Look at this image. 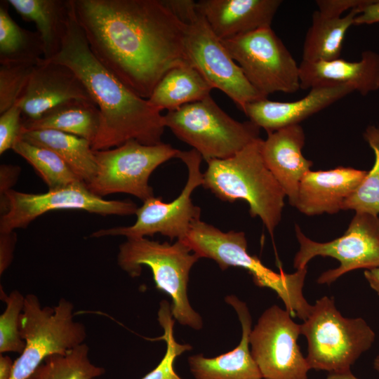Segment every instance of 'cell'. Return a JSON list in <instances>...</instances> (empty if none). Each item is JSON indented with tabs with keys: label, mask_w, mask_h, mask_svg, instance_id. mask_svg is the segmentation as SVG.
<instances>
[{
	"label": "cell",
	"mask_w": 379,
	"mask_h": 379,
	"mask_svg": "<svg viewBox=\"0 0 379 379\" xmlns=\"http://www.w3.org/2000/svg\"><path fill=\"white\" fill-rule=\"evenodd\" d=\"M74 16L96 58L148 99L171 69L189 63L185 24L163 0H72Z\"/></svg>",
	"instance_id": "cell-1"
},
{
	"label": "cell",
	"mask_w": 379,
	"mask_h": 379,
	"mask_svg": "<svg viewBox=\"0 0 379 379\" xmlns=\"http://www.w3.org/2000/svg\"><path fill=\"white\" fill-rule=\"evenodd\" d=\"M47 61L70 68L98 106L100 124L91 145L94 151L119 147L130 140L147 145L162 142L165 126L161 112L133 92L96 58L74 11L60 51Z\"/></svg>",
	"instance_id": "cell-2"
},
{
	"label": "cell",
	"mask_w": 379,
	"mask_h": 379,
	"mask_svg": "<svg viewBox=\"0 0 379 379\" xmlns=\"http://www.w3.org/2000/svg\"><path fill=\"white\" fill-rule=\"evenodd\" d=\"M262 141L259 138L230 157L208 161L202 186L221 201H246L251 217H259L272 235L286 194L265 164Z\"/></svg>",
	"instance_id": "cell-3"
},
{
	"label": "cell",
	"mask_w": 379,
	"mask_h": 379,
	"mask_svg": "<svg viewBox=\"0 0 379 379\" xmlns=\"http://www.w3.org/2000/svg\"><path fill=\"white\" fill-rule=\"evenodd\" d=\"M183 241L200 258L213 260L222 270L230 267L247 270L257 286L277 294L291 316L303 321L310 316L313 305L303 295L307 267L292 274L276 272L248 253L243 232H225L200 219L193 222Z\"/></svg>",
	"instance_id": "cell-4"
},
{
	"label": "cell",
	"mask_w": 379,
	"mask_h": 379,
	"mask_svg": "<svg viewBox=\"0 0 379 379\" xmlns=\"http://www.w3.org/2000/svg\"><path fill=\"white\" fill-rule=\"evenodd\" d=\"M200 257L183 240L160 243L145 237L127 239L119 246L118 265L131 277L140 275L142 266H148L156 288L171 298V314L182 326L199 331L201 315L191 306L187 296L190 272Z\"/></svg>",
	"instance_id": "cell-5"
},
{
	"label": "cell",
	"mask_w": 379,
	"mask_h": 379,
	"mask_svg": "<svg viewBox=\"0 0 379 379\" xmlns=\"http://www.w3.org/2000/svg\"><path fill=\"white\" fill-rule=\"evenodd\" d=\"M166 5L185 24L184 47L187 60L211 86L226 94L244 111L254 101L267 98L248 81L213 32L192 0H164Z\"/></svg>",
	"instance_id": "cell-6"
},
{
	"label": "cell",
	"mask_w": 379,
	"mask_h": 379,
	"mask_svg": "<svg viewBox=\"0 0 379 379\" xmlns=\"http://www.w3.org/2000/svg\"><path fill=\"white\" fill-rule=\"evenodd\" d=\"M307 343L306 359L310 369L344 373L373 344L375 334L361 317H344L332 297L323 296L300 324Z\"/></svg>",
	"instance_id": "cell-7"
},
{
	"label": "cell",
	"mask_w": 379,
	"mask_h": 379,
	"mask_svg": "<svg viewBox=\"0 0 379 379\" xmlns=\"http://www.w3.org/2000/svg\"><path fill=\"white\" fill-rule=\"evenodd\" d=\"M163 123L206 162L230 157L260 138L258 126L232 119L211 95L168 111Z\"/></svg>",
	"instance_id": "cell-8"
},
{
	"label": "cell",
	"mask_w": 379,
	"mask_h": 379,
	"mask_svg": "<svg viewBox=\"0 0 379 379\" xmlns=\"http://www.w3.org/2000/svg\"><path fill=\"white\" fill-rule=\"evenodd\" d=\"M73 309L65 298L54 307H42L36 295L25 296L20 334L25 346L13 363L11 379H27L48 356L65 354L84 343L86 328L74 321Z\"/></svg>",
	"instance_id": "cell-9"
},
{
	"label": "cell",
	"mask_w": 379,
	"mask_h": 379,
	"mask_svg": "<svg viewBox=\"0 0 379 379\" xmlns=\"http://www.w3.org/2000/svg\"><path fill=\"white\" fill-rule=\"evenodd\" d=\"M180 151L169 144L147 145L135 140L114 149L94 151L97 171L87 187L102 198L126 193L144 201L154 197L149 184L151 174L161 164L178 158Z\"/></svg>",
	"instance_id": "cell-10"
},
{
	"label": "cell",
	"mask_w": 379,
	"mask_h": 379,
	"mask_svg": "<svg viewBox=\"0 0 379 379\" xmlns=\"http://www.w3.org/2000/svg\"><path fill=\"white\" fill-rule=\"evenodd\" d=\"M222 43L248 81L265 97L276 92L293 93L300 88L299 65L271 26Z\"/></svg>",
	"instance_id": "cell-11"
},
{
	"label": "cell",
	"mask_w": 379,
	"mask_h": 379,
	"mask_svg": "<svg viewBox=\"0 0 379 379\" xmlns=\"http://www.w3.org/2000/svg\"><path fill=\"white\" fill-rule=\"evenodd\" d=\"M178 158L186 165L188 176L184 188L175 199L165 203L161 197H151L137 209V219L133 225L101 229L92 233L91 237L124 236L127 239H138L159 233L171 240L185 239L193 222L200 219L201 208L192 203L191 195L203 184L204 173L201 171L203 158L194 149L180 151Z\"/></svg>",
	"instance_id": "cell-12"
},
{
	"label": "cell",
	"mask_w": 379,
	"mask_h": 379,
	"mask_svg": "<svg viewBox=\"0 0 379 379\" xmlns=\"http://www.w3.org/2000/svg\"><path fill=\"white\" fill-rule=\"evenodd\" d=\"M129 200H105L92 193L84 182L49 189L40 194L8 190L1 197L0 233L25 228L39 215L55 210L79 209L102 215L135 214Z\"/></svg>",
	"instance_id": "cell-13"
},
{
	"label": "cell",
	"mask_w": 379,
	"mask_h": 379,
	"mask_svg": "<svg viewBox=\"0 0 379 379\" xmlns=\"http://www.w3.org/2000/svg\"><path fill=\"white\" fill-rule=\"evenodd\" d=\"M301 334L287 310L266 309L249 335L251 354L262 379H307L310 368L298 344Z\"/></svg>",
	"instance_id": "cell-14"
},
{
	"label": "cell",
	"mask_w": 379,
	"mask_h": 379,
	"mask_svg": "<svg viewBox=\"0 0 379 379\" xmlns=\"http://www.w3.org/2000/svg\"><path fill=\"white\" fill-rule=\"evenodd\" d=\"M300 249L295 254L293 267L298 270L307 267L316 256L331 257L340 266L322 273L318 284H330L344 274L357 269L379 267V217L356 213L344 234L333 241L320 243L306 237L295 225Z\"/></svg>",
	"instance_id": "cell-15"
},
{
	"label": "cell",
	"mask_w": 379,
	"mask_h": 379,
	"mask_svg": "<svg viewBox=\"0 0 379 379\" xmlns=\"http://www.w3.org/2000/svg\"><path fill=\"white\" fill-rule=\"evenodd\" d=\"M72 100L94 102L70 68L42 59L34 66L16 104L22 111L23 120H35L53 107Z\"/></svg>",
	"instance_id": "cell-16"
},
{
	"label": "cell",
	"mask_w": 379,
	"mask_h": 379,
	"mask_svg": "<svg viewBox=\"0 0 379 379\" xmlns=\"http://www.w3.org/2000/svg\"><path fill=\"white\" fill-rule=\"evenodd\" d=\"M353 91V87L348 84L316 86L300 100L279 102L264 98L248 104L243 112L251 121L268 133L299 124Z\"/></svg>",
	"instance_id": "cell-17"
},
{
	"label": "cell",
	"mask_w": 379,
	"mask_h": 379,
	"mask_svg": "<svg viewBox=\"0 0 379 379\" xmlns=\"http://www.w3.org/2000/svg\"><path fill=\"white\" fill-rule=\"evenodd\" d=\"M280 0H200L197 11L221 41L269 27Z\"/></svg>",
	"instance_id": "cell-18"
},
{
	"label": "cell",
	"mask_w": 379,
	"mask_h": 379,
	"mask_svg": "<svg viewBox=\"0 0 379 379\" xmlns=\"http://www.w3.org/2000/svg\"><path fill=\"white\" fill-rule=\"evenodd\" d=\"M304 143V131L295 124L268 133L261 144L265 164L292 206L296 204L300 182L312 165L302 155Z\"/></svg>",
	"instance_id": "cell-19"
},
{
	"label": "cell",
	"mask_w": 379,
	"mask_h": 379,
	"mask_svg": "<svg viewBox=\"0 0 379 379\" xmlns=\"http://www.w3.org/2000/svg\"><path fill=\"white\" fill-rule=\"evenodd\" d=\"M368 171L339 166L328 171H308L300 182L295 207L307 215L342 210Z\"/></svg>",
	"instance_id": "cell-20"
},
{
	"label": "cell",
	"mask_w": 379,
	"mask_h": 379,
	"mask_svg": "<svg viewBox=\"0 0 379 379\" xmlns=\"http://www.w3.org/2000/svg\"><path fill=\"white\" fill-rule=\"evenodd\" d=\"M237 312L241 326V339L232 350L215 357L203 354L188 357L190 370L195 379H262L250 350L252 319L246 304L234 295L225 298Z\"/></svg>",
	"instance_id": "cell-21"
},
{
	"label": "cell",
	"mask_w": 379,
	"mask_h": 379,
	"mask_svg": "<svg viewBox=\"0 0 379 379\" xmlns=\"http://www.w3.org/2000/svg\"><path fill=\"white\" fill-rule=\"evenodd\" d=\"M300 88L348 84L366 95L379 88V54L363 52L358 62L338 58L328 61L305 62L299 65Z\"/></svg>",
	"instance_id": "cell-22"
},
{
	"label": "cell",
	"mask_w": 379,
	"mask_h": 379,
	"mask_svg": "<svg viewBox=\"0 0 379 379\" xmlns=\"http://www.w3.org/2000/svg\"><path fill=\"white\" fill-rule=\"evenodd\" d=\"M19 15L33 22L44 47L46 60L60 51L68 22L73 13L72 0H7Z\"/></svg>",
	"instance_id": "cell-23"
},
{
	"label": "cell",
	"mask_w": 379,
	"mask_h": 379,
	"mask_svg": "<svg viewBox=\"0 0 379 379\" xmlns=\"http://www.w3.org/2000/svg\"><path fill=\"white\" fill-rule=\"evenodd\" d=\"M100 124V112L92 102L72 100L46 112L37 119L23 120L22 131L55 130L88 140H95Z\"/></svg>",
	"instance_id": "cell-24"
},
{
	"label": "cell",
	"mask_w": 379,
	"mask_h": 379,
	"mask_svg": "<svg viewBox=\"0 0 379 379\" xmlns=\"http://www.w3.org/2000/svg\"><path fill=\"white\" fill-rule=\"evenodd\" d=\"M212 89L202 75L187 63L167 72L147 100L159 112L171 111L204 99L211 95Z\"/></svg>",
	"instance_id": "cell-25"
},
{
	"label": "cell",
	"mask_w": 379,
	"mask_h": 379,
	"mask_svg": "<svg viewBox=\"0 0 379 379\" xmlns=\"http://www.w3.org/2000/svg\"><path fill=\"white\" fill-rule=\"evenodd\" d=\"M20 138L55 152L86 185L95 175L94 150L86 139L55 130L24 131Z\"/></svg>",
	"instance_id": "cell-26"
},
{
	"label": "cell",
	"mask_w": 379,
	"mask_h": 379,
	"mask_svg": "<svg viewBox=\"0 0 379 379\" xmlns=\"http://www.w3.org/2000/svg\"><path fill=\"white\" fill-rule=\"evenodd\" d=\"M361 8L352 9L340 17L325 16L316 11L305 35L302 60L314 62L340 58L345 36Z\"/></svg>",
	"instance_id": "cell-27"
},
{
	"label": "cell",
	"mask_w": 379,
	"mask_h": 379,
	"mask_svg": "<svg viewBox=\"0 0 379 379\" xmlns=\"http://www.w3.org/2000/svg\"><path fill=\"white\" fill-rule=\"evenodd\" d=\"M6 1L0 3V62L38 64L44 57L39 33L18 25L8 13Z\"/></svg>",
	"instance_id": "cell-28"
},
{
	"label": "cell",
	"mask_w": 379,
	"mask_h": 379,
	"mask_svg": "<svg viewBox=\"0 0 379 379\" xmlns=\"http://www.w3.org/2000/svg\"><path fill=\"white\" fill-rule=\"evenodd\" d=\"M89 347L79 345L63 354L46 357L27 379H93L105 373L93 364L88 357Z\"/></svg>",
	"instance_id": "cell-29"
},
{
	"label": "cell",
	"mask_w": 379,
	"mask_h": 379,
	"mask_svg": "<svg viewBox=\"0 0 379 379\" xmlns=\"http://www.w3.org/2000/svg\"><path fill=\"white\" fill-rule=\"evenodd\" d=\"M12 149L34 167L49 189L81 181L58 154L48 149L20 138Z\"/></svg>",
	"instance_id": "cell-30"
},
{
	"label": "cell",
	"mask_w": 379,
	"mask_h": 379,
	"mask_svg": "<svg viewBox=\"0 0 379 379\" xmlns=\"http://www.w3.org/2000/svg\"><path fill=\"white\" fill-rule=\"evenodd\" d=\"M365 140L375 153V163L362 182L345 201L342 210H354L373 215L379 213V129L368 126L364 134Z\"/></svg>",
	"instance_id": "cell-31"
},
{
	"label": "cell",
	"mask_w": 379,
	"mask_h": 379,
	"mask_svg": "<svg viewBox=\"0 0 379 379\" xmlns=\"http://www.w3.org/2000/svg\"><path fill=\"white\" fill-rule=\"evenodd\" d=\"M158 321L164 330V334L157 339L166 342V351L157 366L141 379H182L175 372L174 363L178 356L191 350L192 347L175 341L173 335L175 319L171 314V305L165 300L159 303Z\"/></svg>",
	"instance_id": "cell-32"
},
{
	"label": "cell",
	"mask_w": 379,
	"mask_h": 379,
	"mask_svg": "<svg viewBox=\"0 0 379 379\" xmlns=\"http://www.w3.org/2000/svg\"><path fill=\"white\" fill-rule=\"evenodd\" d=\"M1 298L6 302V307L0 316V353L14 352L22 354L25 343L20 334V317L25 296L16 290L7 295L1 286Z\"/></svg>",
	"instance_id": "cell-33"
},
{
	"label": "cell",
	"mask_w": 379,
	"mask_h": 379,
	"mask_svg": "<svg viewBox=\"0 0 379 379\" xmlns=\"http://www.w3.org/2000/svg\"><path fill=\"white\" fill-rule=\"evenodd\" d=\"M36 64L0 62V114L16 104Z\"/></svg>",
	"instance_id": "cell-34"
},
{
	"label": "cell",
	"mask_w": 379,
	"mask_h": 379,
	"mask_svg": "<svg viewBox=\"0 0 379 379\" xmlns=\"http://www.w3.org/2000/svg\"><path fill=\"white\" fill-rule=\"evenodd\" d=\"M0 114V154H2L13 149L15 143L20 138L22 114L17 104Z\"/></svg>",
	"instance_id": "cell-35"
},
{
	"label": "cell",
	"mask_w": 379,
	"mask_h": 379,
	"mask_svg": "<svg viewBox=\"0 0 379 379\" xmlns=\"http://www.w3.org/2000/svg\"><path fill=\"white\" fill-rule=\"evenodd\" d=\"M370 1L371 0H318L316 4L321 14L328 17H340L345 11L361 8Z\"/></svg>",
	"instance_id": "cell-36"
},
{
	"label": "cell",
	"mask_w": 379,
	"mask_h": 379,
	"mask_svg": "<svg viewBox=\"0 0 379 379\" xmlns=\"http://www.w3.org/2000/svg\"><path fill=\"white\" fill-rule=\"evenodd\" d=\"M15 241L16 239L15 233H0L1 274L11 262Z\"/></svg>",
	"instance_id": "cell-37"
},
{
	"label": "cell",
	"mask_w": 379,
	"mask_h": 379,
	"mask_svg": "<svg viewBox=\"0 0 379 379\" xmlns=\"http://www.w3.org/2000/svg\"><path fill=\"white\" fill-rule=\"evenodd\" d=\"M379 22V0L372 1L362 7L354 19V25H370Z\"/></svg>",
	"instance_id": "cell-38"
},
{
	"label": "cell",
	"mask_w": 379,
	"mask_h": 379,
	"mask_svg": "<svg viewBox=\"0 0 379 379\" xmlns=\"http://www.w3.org/2000/svg\"><path fill=\"white\" fill-rule=\"evenodd\" d=\"M20 168L17 166L1 165L0 167V194L3 197L15 184Z\"/></svg>",
	"instance_id": "cell-39"
},
{
	"label": "cell",
	"mask_w": 379,
	"mask_h": 379,
	"mask_svg": "<svg viewBox=\"0 0 379 379\" xmlns=\"http://www.w3.org/2000/svg\"><path fill=\"white\" fill-rule=\"evenodd\" d=\"M13 363L8 356L0 355V379H11Z\"/></svg>",
	"instance_id": "cell-40"
},
{
	"label": "cell",
	"mask_w": 379,
	"mask_h": 379,
	"mask_svg": "<svg viewBox=\"0 0 379 379\" xmlns=\"http://www.w3.org/2000/svg\"><path fill=\"white\" fill-rule=\"evenodd\" d=\"M364 277L370 286L379 295V267L366 270Z\"/></svg>",
	"instance_id": "cell-41"
},
{
	"label": "cell",
	"mask_w": 379,
	"mask_h": 379,
	"mask_svg": "<svg viewBox=\"0 0 379 379\" xmlns=\"http://www.w3.org/2000/svg\"><path fill=\"white\" fill-rule=\"evenodd\" d=\"M326 379H359L351 372L347 371L344 373H329Z\"/></svg>",
	"instance_id": "cell-42"
},
{
	"label": "cell",
	"mask_w": 379,
	"mask_h": 379,
	"mask_svg": "<svg viewBox=\"0 0 379 379\" xmlns=\"http://www.w3.org/2000/svg\"><path fill=\"white\" fill-rule=\"evenodd\" d=\"M373 367L379 373V353L375 357L373 361Z\"/></svg>",
	"instance_id": "cell-43"
}]
</instances>
